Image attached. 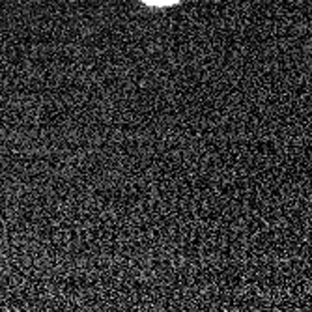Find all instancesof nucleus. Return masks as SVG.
I'll return each mask as SVG.
<instances>
[{
	"instance_id": "f03ea898",
	"label": "nucleus",
	"mask_w": 312,
	"mask_h": 312,
	"mask_svg": "<svg viewBox=\"0 0 312 312\" xmlns=\"http://www.w3.org/2000/svg\"><path fill=\"white\" fill-rule=\"evenodd\" d=\"M140 2H146V0H140Z\"/></svg>"
},
{
	"instance_id": "f257e3e1",
	"label": "nucleus",
	"mask_w": 312,
	"mask_h": 312,
	"mask_svg": "<svg viewBox=\"0 0 312 312\" xmlns=\"http://www.w3.org/2000/svg\"><path fill=\"white\" fill-rule=\"evenodd\" d=\"M144 4H146V6H151V8H167V6L180 4V0H146Z\"/></svg>"
}]
</instances>
